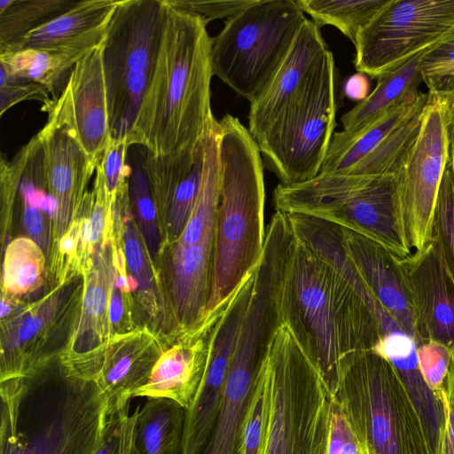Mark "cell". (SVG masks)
<instances>
[{
  "label": "cell",
  "instance_id": "obj_1",
  "mask_svg": "<svg viewBox=\"0 0 454 454\" xmlns=\"http://www.w3.org/2000/svg\"><path fill=\"white\" fill-rule=\"evenodd\" d=\"M375 305L363 280L354 286L294 239L282 286V320L318 371L330 397L341 368L380 341Z\"/></svg>",
  "mask_w": 454,
  "mask_h": 454
},
{
  "label": "cell",
  "instance_id": "obj_2",
  "mask_svg": "<svg viewBox=\"0 0 454 454\" xmlns=\"http://www.w3.org/2000/svg\"><path fill=\"white\" fill-rule=\"evenodd\" d=\"M165 4L156 67L127 135L129 146L141 145L154 156L195 149L213 115L207 23L168 0Z\"/></svg>",
  "mask_w": 454,
  "mask_h": 454
},
{
  "label": "cell",
  "instance_id": "obj_3",
  "mask_svg": "<svg viewBox=\"0 0 454 454\" xmlns=\"http://www.w3.org/2000/svg\"><path fill=\"white\" fill-rule=\"evenodd\" d=\"M0 454H95L108 401L74 368L1 381Z\"/></svg>",
  "mask_w": 454,
  "mask_h": 454
},
{
  "label": "cell",
  "instance_id": "obj_4",
  "mask_svg": "<svg viewBox=\"0 0 454 454\" xmlns=\"http://www.w3.org/2000/svg\"><path fill=\"white\" fill-rule=\"evenodd\" d=\"M220 196L215 232L211 292L205 314L230 300L262 257L265 184L259 147L241 121H219Z\"/></svg>",
  "mask_w": 454,
  "mask_h": 454
},
{
  "label": "cell",
  "instance_id": "obj_5",
  "mask_svg": "<svg viewBox=\"0 0 454 454\" xmlns=\"http://www.w3.org/2000/svg\"><path fill=\"white\" fill-rule=\"evenodd\" d=\"M276 211L328 221L384 247L397 258L411 252L395 175L362 177L318 174L273 192Z\"/></svg>",
  "mask_w": 454,
  "mask_h": 454
},
{
  "label": "cell",
  "instance_id": "obj_6",
  "mask_svg": "<svg viewBox=\"0 0 454 454\" xmlns=\"http://www.w3.org/2000/svg\"><path fill=\"white\" fill-rule=\"evenodd\" d=\"M330 398L340 405L364 454H429L398 373L376 351L360 353L341 368Z\"/></svg>",
  "mask_w": 454,
  "mask_h": 454
},
{
  "label": "cell",
  "instance_id": "obj_7",
  "mask_svg": "<svg viewBox=\"0 0 454 454\" xmlns=\"http://www.w3.org/2000/svg\"><path fill=\"white\" fill-rule=\"evenodd\" d=\"M264 372L270 390L265 454H323L330 423V395L290 328L275 334Z\"/></svg>",
  "mask_w": 454,
  "mask_h": 454
},
{
  "label": "cell",
  "instance_id": "obj_8",
  "mask_svg": "<svg viewBox=\"0 0 454 454\" xmlns=\"http://www.w3.org/2000/svg\"><path fill=\"white\" fill-rule=\"evenodd\" d=\"M307 20L296 0H254L212 37L214 75L251 102L270 82Z\"/></svg>",
  "mask_w": 454,
  "mask_h": 454
},
{
  "label": "cell",
  "instance_id": "obj_9",
  "mask_svg": "<svg viewBox=\"0 0 454 454\" xmlns=\"http://www.w3.org/2000/svg\"><path fill=\"white\" fill-rule=\"evenodd\" d=\"M165 0H119L104 40V69L112 137H127L153 75Z\"/></svg>",
  "mask_w": 454,
  "mask_h": 454
},
{
  "label": "cell",
  "instance_id": "obj_10",
  "mask_svg": "<svg viewBox=\"0 0 454 454\" xmlns=\"http://www.w3.org/2000/svg\"><path fill=\"white\" fill-rule=\"evenodd\" d=\"M335 63L329 50L308 92L257 145L280 184L291 185L317 176L336 125Z\"/></svg>",
  "mask_w": 454,
  "mask_h": 454
},
{
  "label": "cell",
  "instance_id": "obj_11",
  "mask_svg": "<svg viewBox=\"0 0 454 454\" xmlns=\"http://www.w3.org/2000/svg\"><path fill=\"white\" fill-rule=\"evenodd\" d=\"M453 33L454 0H388L359 32L355 67L377 79Z\"/></svg>",
  "mask_w": 454,
  "mask_h": 454
},
{
  "label": "cell",
  "instance_id": "obj_12",
  "mask_svg": "<svg viewBox=\"0 0 454 454\" xmlns=\"http://www.w3.org/2000/svg\"><path fill=\"white\" fill-rule=\"evenodd\" d=\"M447 98L429 93L419 131L395 173L412 251L433 239L440 186L447 169Z\"/></svg>",
  "mask_w": 454,
  "mask_h": 454
},
{
  "label": "cell",
  "instance_id": "obj_13",
  "mask_svg": "<svg viewBox=\"0 0 454 454\" xmlns=\"http://www.w3.org/2000/svg\"><path fill=\"white\" fill-rule=\"evenodd\" d=\"M428 92L412 93L351 137L333 133L319 174L362 177L395 175L420 129Z\"/></svg>",
  "mask_w": 454,
  "mask_h": 454
},
{
  "label": "cell",
  "instance_id": "obj_14",
  "mask_svg": "<svg viewBox=\"0 0 454 454\" xmlns=\"http://www.w3.org/2000/svg\"><path fill=\"white\" fill-rule=\"evenodd\" d=\"M103 43L77 61L47 118L67 129L96 167L113 139Z\"/></svg>",
  "mask_w": 454,
  "mask_h": 454
},
{
  "label": "cell",
  "instance_id": "obj_15",
  "mask_svg": "<svg viewBox=\"0 0 454 454\" xmlns=\"http://www.w3.org/2000/svg\"><path fill=\"white\" fill-rule=\"evenodd\" d=\"M253 278L254 272L243 280L212 329L206 372L193 403L186 410L183 454H200L208 437L223 397Z\"/></svg>",
  "mask_w": 454,
  "mask_h": 454
},
{
  "label": "cell",
  "instance_id": "obj_16",
  "mask_svg": "<svg viewBox=\"0 0 454 454\" xmlns=\"http://www.w3.org/2000/svg\"><path fill=\"white\" fill-rule=\"evenodd\" d=\"M398 264L411 301L418 345L440 342L454 350V278L438 240L433 237Z\"/></svg>",
  "mask_w": 454,
  "mask_h": 454
},
{
  "label": "cell",
  "instance_id": "obj_17",
  "mask_svg": "<svg viewBox=\"0 0 454 454\" xmlns=\"http://www.w3.org/2000/svg\"><path fill=\"white\" fill-rule=\"evenodd\" d=\"M327 50L319 27L307 20L270 82L250 102L247 129L257 145L308 92Z\"/></svg>",
  "mask_w": 454,
  "mask_h": 454
},
{
  "label": "cell",
  "instance_id": "obj_18",
  "mask_svg": "<svg viewBox=\"0 0 454 454\" xmlns=\"http://www.w3.org/2000/svg\"><path fill=\"white\" fill-rule=\"evenodd\" d=\"M374 351L395 367L419 417L429 454H442L449 400L446 390L435 393L424 380L419 367L417 343L395 322L382 330Z\"/></svg>",
  "mask_w": 454,
  "mask_h": 454
},
{
  "label": "cell",
  "instance_id": "obj_19",
  "mask_svg": "<svg viewBox=\"0 0 454 454\" xmlns=\"http://www.w3.org/2000/svg\"><path fill=\"white\" fill-rule=\"evenodd\" d=\"M347 256L373 297L418 345L413 309L398 258L379 243L342 228Z\"/></svg>",
  "mask_w": 454,
  "mask_h": 454
},
{
  "label": "cell",
  "instance_id": "obj_20",
  "mask_svg": "<svg viewBox=\"0 0 454 454\" xmlns=\"http://www.w3.org/2000/svg\"><path fill=\"white\" fill-rule=\"evenodd\" d=\"M230 300L203 316L196 340L174 347L158 357L148 381L133 397L166 398L186 410L191 407L206 372L212 329Z\"/></svg>",
  "mask_w": 454,
  "mask_h": 454
},
{
  "label": "cell",
  "instance_id": "obj_21",
  "mask_svg": "<svg viewBox=\"0 0 454 454\" xmlns=\"http://www.w3.org/2000/svg\"><path fill=\"white\" fill-rule=\"evenodd\" d=\"M119 0H82L2 51L27 48L89 51L105 40Z\"/></svg>",
  "mask_w": 454,
  "mask_h": 454
},
{
  "label": "cell",
  "instance_id": "obj_22",
  "mask_svg": "<svg viewBox=\"0 0 454 454\" xmlns=\"http://www.w3.org/2000/svg\"><path fill=\"white\" fill-rule=\"evenodd\" d=\"M141 166L154 201L161 200L167 204L171 235L179 239L192 215L201 184V140L195 149L176 154L154 156L146 153Z\"/></svg>",
  "mask_w": 454,
  "mask_h": 454
},
{
  "label": "cell",
  "instance_id": "obj_23",
  "mask_svg": "<svg viewBox=\"0 0 454 454\" xmlns=\"http://www.w3.org/2000/svg\"><path fill=\"white\" fill-rule=\"evenodd\" d=\"M36 135L49 192L58 203V215L67 220L96 165L67 129L46 121Z\"/></svg>",
  "mask_w": 454,
  "mask_h": 454
},
{
  "label": "cell",
  "instance_id": "obj_24",
  "mask_svg": "<svg viewBox=\"0 0 454 454\" xmlns=\"http://www.w3.org/2000/svg\"><path fill=\"white\" fill-rule=\"evenodd\" d=\"M214 235L199 243L177 244L173 259L174 296L182 322L195 325L205 315L212 282Z\"/></svg>",
  "mask_w": 454,
  "mask_h": 454
},
{
  "label": "cell",
  "instance_id": "obj_25",
  "mask_svg": "<svg viewBox=\"0 0 454 454\" xmlns=\"http://www.w3.org/2000/svg\"><path fill=\"white\" fill-rule=\"evenodd\" d=\"M423 53L377 78V85L368 97L341 116L343 129L339 132L344 137L356 135L406 97L418 92L423 82L419 67Z\"/></svg>",
  "mask_w": 454,
  "mask_h": 454
},
{
  "label": "cell",
  "instance_id": "obj_26",
  "mask_svg": "<svg viewBox=\"0 0 454 454\" xmlns=\"http://www.w3.org/2000/svg\"><path fill=\"white\" fill-rule=\"evenodd\" d=\"M186 409L166 398H148L139 408L134 454H183Z\"/></svg>",
  "mask_w": 454,
  "mask_h": 454
},
{
  "label": "cell",
  "instance_id": "obj_27",
  "mask_svg": "<svg viewBox=\"0 0 454 454\" xmlns=\"http://www.w3.org/2000/svg\"><path fill=\"white\" fill-rule=\"evenodd\" d=\"M88 51L22 49L0 51V67L12 74L43 85L57 99L72 69Z\"/></svg>",
  "mask_w": 454,
  "mask_h": 454
},
{
  "label": "cell",
  "instance_id": "obj_28",
  "mask_svg": "<svg viewBox=\"0 0 454 454\" xmlns=\"http://www.w3.org/2000/svg\"><path fill=\"white\" fill-rule=\"evenodd\" d=\"M388 0H296L318 27L339 29L353 44L364 27Z\"/></svg>",
  "mask_w": 454,
  "mask_h": 454
},
{
  "label": "cell",
  "instance_id": "obj_29",
  "mask_svg": "<svg viewBox=\"0 0 454 454\" xmlns=\"http://www.w3.org/2000/svg\"><path fill=\"white\" fill-rule=\"evenodd\" d=\"M74 0H0V48L74 5Z\"/></svg>",
  "mask_w": 454,
  "mask_h": 454
},
{
  "label": "cell",
  "instance_id": "obj_30",
  "mask_svg": "<svg viewBox=\"0 0 454 454\" xmlns=\"http://www.w3.org/2000/svg\"><path fill=\"white\" fill-rule=\"evenodd\" d=\"M43 254L31 239H18L7 250L4 286L12 293H25L36 286L43 270Z\"/></svg>",
  "mask_w": 454,
  "mask_h": 454
},
{
  "label": "cell",
  "instance_id": "obj_31",
  "mask_svg": "<svg viewBox=\"0 0 454 454\" xmlns=\"http://www.w3.org/2000/svg\"><path fill=\"white\" fill-rule=\"evenodd\" d=\"M419 67L428 93L454 95V33L424 52Z\"/></svg>",
  "mask_w": 454,
  "mask_h": 454
},
{
  "label": "cell",
  "instance_id": "obj_32",
  "mask_svg": "<svg viewBox=\"0 0 454 454\" xmlns=\"http://www.w3.org/2000/svg\"><path fill=\"white\" fill-rule=\"evenodd\" d=\"M127 137L113 138L96 167L95 182L104 189L108 199L129 187L130 166L126 163L129 148Z\"/></svg>",
  "mask_w": 454,
  "mask_h": 454
},
{
  "label": "cell",
  "instance_id": "obj_33",
  "mask_svg": "<svg viewBox=\"0 0 454 454\" xmlns=\"http://www.w3.org/2000/svg\"><path fill=\"white\" fill-rule=\"evenodd\" d=\"M140 406L130 411L129 402L109 409L102 442L95 454H134L135 429Z\"/></svg>",
  "mask_w": 454,
  "mask_h": 454
},
{
  "label": "cell",
  "instance_id": "obj_34",
  "mask_svg": "<svg viewBox=\"0 0 454 454\" xmlns=\"http://www.w3.org/2000/svg\"><path fill=\"white\" fill-rule=\"evenodd\" d=\"M270 409V390L264 365L242 435L241 454H265Z\"/></svg>",
  "mask_w": 454,
  "mask_h": 454
},
{
  "label": "cell",
  "instance_id": "obj_35",
  "mask_svg": "<svg viewBox=\"0 0 454 454\" xmlns=\"http://www.w3.org/2000/svg\"><path fill=\"white\" fill-rule=\"evenodd\" d=\"M433 237L438 240L454 278V184L448 169L440 186L434 217Z\"/></svg>",
  "mask_w": 454,
  "mask_h": 454
},
{
  "label": "cell",
  "instance_id": "obj_36",
  "mask_svg": "<svg viewBox=\"0 0 454 454\" xmlns=\"http://www.w3.org/2000/svg\"><path fill=\"white\" fill-rule=\"evenodd\" d=\"M0 115L23 101H38L41 110L49 113L54 100L49 90L42 84L7 72L0 67Z\"/></svg>",
  "mask_w": 454,
  "mask_h": 454
},
{
  "label": "cell",
  "instance_id": "obj_37",
  "mask_svg": "<svg viewBox=\"0 0 454 454\" xmlns=\"http://www.w3.org/2000/svg\"><path fill=\"white\" fill-rule=\"evenodd\" d=\"M129 193L132 207L147 237V244L153 250L157 239L156 204L141 163L131 171Z\"/></svg>",
  "mask_w": 454,
  "mask_h": 454
},
{
  "label": "cell",
  "instance_id": "obj_38",
  "mask_svg": "<svg viewBox=\"0 0 454 454\" xmlns=\"http://www.w3.org/2000/svg\"><path fill=\"white\" fill-rule=\"evenodd\" d=\"M419 371L429 387L435 393L445 391L452 351L445 345L427 340L417 346Z\"/></svg>",
  "mask_w": 454,
  "mask_h": 454
},
{
  "label": "cell",
  "instance_id": "obj_39",
  "mask_svg": "<svg viewBox=\"0 0 454 454\" xmlns=\"http://www.w3.org/2000/svg\"><path fill=\"white\" fill-rule=\"evenodd\" d=\"M325 454H364L338 403L330 398L329 434Z\"/></svg>",
  "mask_w": 454,
  "mask_h": 454
},
{
  "label": "cell",
  "instance_id": "obj_40",
  "mask_svg": "<svg viewBox=\"0 0 454 454\" xmlns=\"http://www.w3.org/2000/svg\"><path fill=\"white\" fill-rule=\"evenodd\" d=\"M174 7L200 17L207 23L216 19L226 20L251 5L254 0H168Z\"/></svg>",
  "mask_w": 454,
  "mask_h": 454
},
{
  "label": "cell",
  "instance_id": "obj_41",
  "mask_svg": "<svg viewBox=\"0 0 454 454\" xmlns=\"http://www.w3.org/2000/svg\"><path fill=\"white\" fill-rule=\"evenodd\" d=\"M124 254L130 272L140 282L147 286L150 281L145 255L137 231L131 225L128 226L124 237Z\"/></svg>",
  "mask_w": 454,
  "mask_h": 454
},
{
  "label": "cell",
  "instance_id": "obj_42",
  "mask_svg": "<svg viewBox=\"0 0 454 454\" xmlns=\"http://www.w3.org/2000/svg\"><path fill=\"white\" fill-rule=\"evenodd\" d=\"M107 304L106 289L98 283H90L83 299V311L86 317L98 318Z\"/></svg>",
  "mask_w": 454,
  "mask_h": 454
},
{
  "label": "cell",
  "instance_id": "obj_43",
  "mask_svg": "<svg viewBox=\"0 0 454 454\" xmlns=\"http://www.w3.org/2000/svg\"><path fill=\"white\" fill-rule=\"evenodd\" d=\"M369 89L370 82L367 75L357 72L345 81L343 92L348 98L361 102L370 94Z\"/></svg>",
  "mask_w": 454,
  "mask_h": 454
},
{
  "label": "cell",
  "instance_id": "obj_44",
  "mask_svg": "<svg viewBox=\"0 0 454 454\" xmlns=\"http://www.w3.org/2000/svg\"><path fill=\"white\" fill-rule=\"evenodd\" d=\"M25 200V199H24ZM24 226L27 233L34 239L40 240L43 232V217L38 207L25 200L23 212Z\"/></svg>",
  "mask_w": 454,
  "mask_h": 454
},
{
  "label": "cell",
  "instance_id": "obj_45",
  "mask_svg": "<svg viewBox=\"0 0 454 454\" xmlns=\"http://www.w3.org/2000/svg\"><path fill=\"white\" fill-rule=\"evenodd\" d=\"M447 98L446 131L448 145L447 169L454 184V95Z\"/></svg>",
  "mask_w": 454,
  "mask_h": 454
},
{
  "label": "cell",
  "instance_id": "obj_46",
  "mask_svg": "<svg viewBox=\"0 0 454 454\" xmlns=\"http://www.w3.org/2000/svg\"><path fill=\"white\" fill-rule=\"evenodd\" d=\"M42 325V317L35 315L30 316L23 320L17 332L18 340L16 344L20 346L32 339L41 329Z\"/></svg>",
  "mask_w": 454,
  "mask_h": 454
},
{
  "label": "cell",
  "instance_id": "obj_47",
  "mask_svg": "<svg viewBox=\"0 0 454 454\" xmlns=\"http://www.w3.org/2000/svg\"><path fill=\"white\" fill-rule=\"evenodd\" d=\"M442 454H454V403L450 402Z\"/></svg>",
  "mask_w": 454,
  "mask_h": 454
},
{
  "label": "cell",
  "instance_id": "obj_48",
  "mask_svg": "<svg viewBox=\"0 0 454 454\" xmlns=\"http://www.w3.org/2000/svg\"><path fill=\"white\" fill-rule=\"evenodd\" d=\"M123 312V304L121 294L114 291L109 301L108 315L112 323H118Z\"/></svg>",
  "mask_w": 454,
  "mask_h": 454
},
{
  "label": "cell",
  "instance_id": "obj_49",
  "mask_svg": "<svg viewBox=\"0 0 454 454\" xmlns=\"http://www.w3.org/2000/svg\"><path fill=\"white\" fill-rule=\"evenodd\" d=\"M75 247V237L73 234L65 236L60 241V248L65 253H71Z\"/></svg>",
  "mask_w": 454,
  "mask_h": 454
},
{
  "label": "cell",
  "instance_id": "obj_50",
  "mask_svg": "<svg viewBox=\"0 0 454 454\" xmlns=\"http://www.w3.org/2000/svg\"><path fill=\"white\" fill-rule=\"evenodd\" d=\"M9 312V307L7 304L4 303V301H2V309H1V317H5L6 314Z\"/></svg>",
  "mask_w": 454,
  "mask_h": 454
},
{
  "label": "cell",
  "instance_id": "obj_51",
  "mask_svg": "<svg viewBox=\"0 0 454 454\" xmlns=\"http://www.w3.org/2000/svg\"><path fill=\"white\" fill-rule=\"evenodd\" d=\"M118 285L121 286V287H124L127 286V279L124 276H121L118 279Z\"/></svg>",
  "mask_w": 454,
  "mask_h": 454
},
{
  "label": "cell",
  "instance_id": "obj_52",
  "mask_svg": "<svg viewBox=\"0 0 454 454\" xmlns=\"http://www.w3.org/2000/svg\"><path fill=\"white\" fill-rule=\"evenodd\" d=\"M323 454H325V452H324Z\"/></svg>",
  "mask_w": 454,
  "mask_h": 454
}]
</instances>
